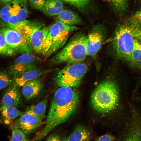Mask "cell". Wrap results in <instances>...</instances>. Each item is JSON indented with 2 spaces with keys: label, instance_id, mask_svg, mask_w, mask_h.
Returning a JSON list of instances; mask_svg holds the SVG:
<instances>
[{
  "label": "cell",
  "instance_id": "obj_1",
  "mask_svg": "<svg viewBox=\"0 0 141 141\" xmlns=\"http://www.w3.org/2000/svg\"><path fill=\"white\" fill-rule=\"evenodd\" d=\"M78 92L71 87H60L51 102L45 126L32 140H40L56 127L66 121L76 111L78 105Z\"/></svg>",
  "mask_w": 141,
  "mask_h": 141
},
{
  "label": "cell",
  "instance_id": "obj_2",
  "mask_svg": "<svg viewBox=\"0 0 141 141\" xmlns=\"http://www.w3.org/2000/svg\"><path fill=\"white\" fill-rule=\"evenodd\" d=\"M119 98V91L116 84L113 80H107L100 83L93 91L91 102L96 111L105 114L114 108Z\"/></svg>",
  "mask_w": 141,
  "mask_h": 141
},
{
  "label": "cell",
  "instance_id": "obj_3",
  "mask_svg": "<svg viewBox=\"0 0 141 141\" xmlns=\"http://www.w3.org/2000/svg\"><path fill=\"white\" fill-rule=\"evenodd\" d=\"M86 38V36L83 33L75 34L61 50L50 59V62L53 64H57L82 62L87 56Z\"/></svg>",
  "mask_w": 141,
  "mask_h": 141
},
{
  "label": "cell",
  "instance_id": "obj_4",
  "mask_svg": "<svg viewBox=\"0 0 141 141\" xmlns=\"http://www.w3.org/2000/svg\"><path fill=\"white\" fill-rule=\"evenodd\" d=\"M79 29L57 20L55 23L50 26L44 44L42 54L45 59L63 47L70 32Z\"/></svg>",
  "mask_w": 141,
  "mask_h": 141
},
{
  "label": "cell",
  "instance_id": "obj_5",
  "mask_svg": "<svg viewBox=\"0 0 141 141\" xmlns=\"http://www.w3.org/2000/svg\"><path fill=\"white\" fill-rule=\"evenodd\" d=\"M131 30L124 24L118 26L113 39V48L116 57L129 64L134 40Z\"/></svg>",
  "mask_w": 141,
  "mask_h": 141
},
{
  "label": "cell",
  "instance_id": "obj_6",
  "mask_svg": "<svg viewBox=\"0 0 141 141\" xmlns=\"http://www.w3.org/2000/svg\"><path fill=\"white\" fill-rule=\"evenodd\" d=\"M87 66L81 62L67 63L57 74L55 81L59 87H77L81 83L87 70Z\"/></svg>",
  "mask_w": 141,
  "mask_h": 141
},
{
  "label": "cell",
  "instance_id": "obj_7",
  "mask_svg": "<svg viewBox=\"0 0 141 141\" xmlns=\"http://www.w3.org/2000/svg\"><path fill=\"white\" fill-rule=\"evenodd\" d=\"M38 60L32 52L23 53L15 60L11 68V73L17 77L34 69Z\"/></svg>",
  "mask_w": 141,
  "mask_h": 141
},
{
  "label": "cell",
  "instance_id": "obj_8",
  "mask_svg": "<svg viewBox=\"0 0 141 141\" xmlns=\"http://www.w3.org/2000/svg\"><path fill=\"white\" fill-rule=\"evenodd\" d=\"M43 119L32 115L24 113L16 120L13 127L19 128L25 134H28L41 124Z\"/></svg>",
  "mask_w": 141,
  "mask_h": 141
},
{
  "label": "cell",
  "instance_id": "obj_9",
  "mask_svg": "<svg viewBox=\"0 0 141 141\" xmlns=\"http://www.w3.org/2000/svg\"><path fill=\"white\" fill-rule=\"evenodd\" d=\"M50 26L41 27L34 30L30 36V43L33 50L42 54L44 44L48 33Z\"/></svg>",
  "mask_w": 141,
  "mask_h": 141
},
{
  "label": "cell",
  "instance_id": "obj_10",
  "mask_svg": "<svg viewBox=\"0 0 141 141\" xmlns=\"http://www.w3.org/2000/svg\"><path fill=\"white\" fill-rule=\"evenodd\" d=\"M103 39L102 34L99 31L95 30L89 33L86 41L87 55L95 56L101 47Z\"/></svg>",
  "mask_w": 141,
  "mask_h": 141
},
{
  "label": "cell",
  "instance_id": "obj_11",
  "mask_svg": "<svg viewBox=\"0 0 141 141\" xmlns=\"http://www.w3.org/2000/svg\"><path fill=\"white\" fill-rule=\"evenodd\" d=\"M14 10L6 26L13 25L25 20L28 14V0H14Z\"/></svg>",
  "mask_w": 141,
  "mask_h": 141
},
{
  "label": "cell",
  "instance_id": "obj_12",
  "mask_svg": "<svg viewBox=\"0 0 141 141\" xmlns=\"http://www.w3.org/2000/svg\"><path fill=\"white\" fill-rule=\"evenodd\" d=\"M22 102L21 94L19 87L13 85L5 91L1 101V106L16 107Z\"/></svg>",
  "mask_w": 141,
  "mask_h": 141
},
{
  "label": "cell",
  "instance_id": "obj_13",
  "mask_svg": "<svg viewBox=\"0 0 141 141\" xmlns=\"http://www.w3.org/2000/svg\"><path fill=\"white\" fill-rule=\"evenodd\" d=\"M42 87V84L40 81L33 80L27 82L22 86V93L26 100L28 101L38 95Z\"/></svg>",
  "mask_w": 141,
  "mask_h": 141
},
{
  "label": "cell",
  "instance_id": "obj_14",
  "mask_svg": "<svg viewBox=\"0 0 141 141\" xmlns=\"http://www.w3.org/2000/svg\"><path fill=\"white\" fill-rule=\"evenodd\" d=\"M0 111L3 122L6 125L11 124L16 118L24 113L16 107L10 106H1Z\"/></svg>",
  "mask_w": 141,
  "mask_h": 141
},
{
  "label": "cell",
  "instance_id": "obj_15",
  "mask_svg": "<svg viewBox=\"0 0 141 141\" xmlns=\"http://www.w3.org/2000/svg\"><path fill=\"white\" fill-rule=\"evenodd\" d=\"M90 131L82 125L77 126L74 131L68 137L63 138V141H89L91 139Z\"/></svg>",
  "mask_w": 141,
  "mask_h": 141
},
{
  "label": "cell",
  "instance_id": "obj_16",
  "mask_svg": "<svg viewBox=\"0 0 141 141\" xmlns=\"http://www.w3.org/2000/svg\"><path fill=\"white\" fill-rule=\"evenodd\" d=\"M42 9L48 16L57 15L63 10V2L61 0H46Z\"/></svg>",
  "mask_w": 141,
  "mask_h": 141
},
{
  "label": "cell",
  "instance_id": "obj_17",
  "mask_svg": "<svg viewBox=\"0 0 141 141\" xmlns=\"http://www.w3.org/2000/svg\"><path fill=\"white\" fill-rule=\"evenodd\" d=\"M43 74V72L39 69H34L29 70L16 77L14 85L19 87H22L27 82L35 80L40 76Z\"/></svg>",
  "mask_w": 141,
  "mask_h": 141
},
{
  "label": "cell",
  "instance_id": "obj_18",
  "mask_svg": "<svg viewBox=\"0 0 141 141\" xmlns=\"http://www.w3.org/2000/svg\"><path fill=\"white\" fill-rule=\"evenodd\" d=\"M57 20L69 26L79 23L80 19L75 13L68 10H63L57 15Z\"/></svg>",
  "mask_w": 141,
  "mask_h": 141
},
{
  "label": "cell",
  "instance_id": "obj_19",
  "mask_svg": "<svg viewBox=\"0 0 141 141\" xmlns=\"http://www.w3.org/2000/svg\"><path fill=\"white\" fill-rule=\"evenodd\" d=\"M47 103V99L44 98L38 104L27 107L24 113L43 119L45 116Z\"/></svg>",
  "mask_w": 141,
  "mask_h": 141
},
{
  "label": "cell",
  "instance_id": "obj_20",
  "mask_svg": "<svg viewBox=\"0 0 141 141\" xmlns=\"http://www.w3.org/2000/svg\"><path fill=\"white\" fill-rule=\"evenodd\" d=\"M129 64L133 67L141 68V44L135 38Z\"/></svg>",
  "mask_w": 141,
  "mask_h": 141
},
{
  "label": "cell",
  "instance_id": "obj_21",
  "mask_svg": "<svg viewBox=\"0 0 141 141\" xmlns=\"http://www.w3.org/2000/svg\"><path fill=\"white\" fill-rule=\"evenodd\" d=\"M123 24L132 30H141V10L137 11Z\"/></svg>",
  "mask_w": 141,
  "mask_h": 141
},
{
  "label": "cell",
  "instance_id": "obj_22",
  "mask_svg": "<svg viewBox=\"0 0 141 141\" xmlns=\"http://www.w3.org/2000/svg\"><path fill=\"white\" fill-rule=\"evenodd\" d=\"M113 9L118 14L122 15L128 9V0H109Z\"/></svg>",
  "mask_w": 141,
  "mask_h": 141
},
{
  "label": "cell",
  "instance_id": "obj_23",
  "mask_svg": "<svg viewBox=\"0 0 141 141\" xmlns=\"http://www.w3.org/2000/svg\"><path fill=\"white\" fill-rule=\"evenodd\" d=\"M16 52L8 45L4 35L0 31V55L10 56L13 55Z\"/></svg>",
  "mask_w": 141,
  "mask_h": 141
},
{
  "label": "cell",
  "instance_id": "obj_24",
  "mask_svg": "<svg viewBox=\"0 0 141 141\" xmlns=\"http://www.w3.org/2000/svg\"><path fill=\"white\" fill-rule=\"evenodd\" d=\"M25 134L21 129L13 127L11 136L10 140L14 141H25L30 140L28 139Z\"/></svg>",
  "mask_w": 141,
  "mask_h": 141
},
{
  "label": "cell",
  "instance_id": "obj_25",
  "mask_svg": "<svg viewBox=\"0 0 141 141\" xmlns=\"http://www.w3.org/2000/svg\"><path fill=\"white\" fill-rule=\"evenodd\" d=\"M12 79L9 75L4 72H0V90L10 85Z\"/></svg>",
  "mask_w": 141,
  "mask_h": 141
},
{
  "label": "cell",
  "instance_id": "obj_26",
  "mask_svg": "<svg viewBox=\"0 0 141 141\" xmlns=\"http://www.w3.org/2000/svg\"><path fill=\"white\" fill-rule=\"evenodd\" d=\"M79 8H83L88 4L90 0H62Z\"/></svg>",
  "mask_w": 141,
  "mask_h": 141
},
{
  "label": "cell",
  "instance_id": "obj_27",
  "mask_svg": "<svg viewBox=\"0 0 141 141\" xmlns=\"http://www.w3.org/2000/svg\"><path fill=\"white\" fill-rule=\"evenodd\" d=\"M46 0H28L31 6L37 10L42 9Z\"/></svg>",
  "mask_w": 141,
  "mask_h": 141
},
{
  "label": "cell",
  "instance_id": "obj_28",
  "mask_svg": "<svg viewBox=\"0 0 141 141\" xmlns=\"http://www.w3.org/2000/svg\"><path fill=\"white\" fill-rule=\"evenodd\" d=\"M114 137L109 134H105L98 137L96 141H113L114 140Z\"/></svg>",
  "mask_w": 141,
  "mask_h": 141
},
{
  "label": "cell",
  "instance_id": "obj_29",
  "mask_svg": "<svg viewBox=\"0 0 141 141\" xmlns=\"http://www.w3.org/2000/svg\"><path fill=\"white\" fill-rule=\"evenodd\" d=\"M45 140L46 141H61V137L60 136L57 134L53 133L47 138Z\"/></svg>",
  "mask_w": 141,
  "mask_h": 141
},
{
  "label": "cell",
  "instance_id": "obj_30",
  "mask_svg": "<svg viewBox=\"0 0 141 141\" xmlns=\"http://www.w3.org/2000/svg\"><path fill=\"white\" fill-rule=\"evenodd\" d=\"M131 30L134 37L141 44V30Z\"/></svg>",
  "mask_w": 141,
  "mask_h": 141
},
{
  "label": "cell",
  "instance_id": "obj_31",
  "mask_svg": "<svg viewBox=\"0 0 141 141\" xmlns=\"http://www.w3.org/2000/svg\"><path fill=\"white\" fill-rule=\"evenodd\" d=\"M12 0H0V5L3 6L10 2Z\"/></svg>",
  "mask_w": 141,
  "mask_h": 141
},
{
  "label": "cell",
  "instance_id": "obj_32",
  "mask_svg": "<svg viewBox=\"0 0 141 141\" xmlns=\"http://www.w3.org/2000/svg\"><path fill=\"white\" fill-rule=\"evenodd\" d=\"M140 3H141V0H140Z\"/></svg>",
  "mask_w": 141,
  "mask_h": 141
}]
</instances>
